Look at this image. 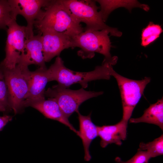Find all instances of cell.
<instances>
[{
	"label": "cell",
	"instance_id": "cell-1",
	"mask_svg": "<svg viewBox=\"0 0 163 163\" xmlns=\"http://www.w3.org/2000/svg\"><path fill=\"white\" fill-rule=\"evenodd\" d=\"M117 59V57L110 60L104 59L101 65L96 66L94 70L82 72L74 71L67 68L62 59L58 56L48 69L52 81H56L61 86L68 88L71 85L77 83L84 88L87 87L88 83L90 81L109 79L113 69V66L116 64Z\"/></svg>",
	"mask_w": 163,
	"mask_h": 163
},
{
	"label": "cell",
	"instance_id": "cell-2",
	"mask_svg": "<svg viewBox=\"0 0 163 163\" xmlns=\"http://www.w3.org/2000/svg\"><path fill=\"white\" fill-rule=\"evenodd\" d=\"M44 11L42 18L34 24L39 31L50 30L72 38L84 31L81 24L74 19L60 0H50Z\"/></svg>",
	"mask_w": 163,
	"mask_h": 163
},
{
	"label": "cell",
	"instance_id": "cell-3",
	"mask_svg": "<svg viewBox=\"0 0 163 163\" xmlns=\"http://www.w3.org/2000/svg\"><path fill=\"white\" fill-rule=\"evenodd\" d=\"M74 19L78 23H85L84 31L107 30L111 36L120 37L122 33L107 25L98 11L95 0H60Z\"/></svg>",
	"mask_w": 163,
	"mask_h": 163
},
{
	"label": "cell",
	"instance_id": "cell-4",
	"mask_svg": "<svg viewBox=\"0 0 163 163\" xmlns=\"http://www.w3.org/2000/svg\"><path fill=\"white\" fill-rule=\"evenodd\" d=\"M2 67L8 89L9 106L16 114L24 108L28 92L30 71L28 66L20 64L11 69Z\"/></svg>",
	"mask_w": 163,
	"mask_h": 163
},
{
	"label": "cell",
	"instance_id": "cell-5",
	"mask_svg": "<svg viewBox=\"0 0 163 163\" xmlns=\"http://www.w3.org/2000/svg\"><path fill=\"white\" fill-rule=\"evenodd\" d=\"M109 34L105 30L83 31L72 38L73 48H80L77 54L83 59H91L97 53L104 56V59L110 60L113 57L110 53L112 46Z\"/></svg>",
	"mask_w": 163,
	"mask_h": 163
},
{
	"label": "cell",
	"instance_id": "cell-6",
	"mask_svg": "<svg viewBox=\"0 0 163 163\" xmlns=\"http://www.w3.org/2000/svg\"><path fill=\"white\" fill-rule=\"evenodd\" d=\"M103 93V91H87L82 88L78 90H72L58 84L45 91L44 96L54 99L64 115L68 119L73 113L79 111V107L84 102Z\"/></svg>",
	"mask_w": 163,
	"mask_h": 163
},
{
	"label": "cell",
	"instance_id": "cell-7",
	"mask_svg": "<svg viewBox=\"0 0 163 163\" xmlns=\"http://www.w3.org/2000/svg\"><path fill=\"white\" fill-rule=\"evenodd\" d=\"M111 76L116 79L120 92L123 111L121 120L128 123L150 78L145 77L141 80H133L122 76L113 69Z\"/></svg>",
	"mask_w": 163,
	"mask_h": 163
},
{
	"label": "cell",
	"instance_id": "cell-8",
	"mask_svg": "<svg viewBox=\"0 0 163 163\" xmlns=\"http://www.w3.org/2000/svg\"><path fill=\"white\" fill-rule=\"evenodd\" d=\"M7 31L5 56L0 65L11 69L19 63L23 52L27 39L26 26L19 25L14 20L8 25Z\"/></svg>",
	"mask_w": 163,
	"mask_h": 163
},
{
	"label": "cell",
	"instance_id": "cell-9",
	"mask_svg": "<svg viewBox=\"0 0 163 163\" xmlns=\"http://www.w3.org/2000/svg\"><path fill=\"white\" fill-rule=\"evenodd\" d=\"M14 14L22 15L27 23L26 26L27 39L34 36L33 27L36 21L40 20L45 11L42 9L50 3L48 0H8Z\"/></svg>",
	"mask_w": 163,
	"mask_h": 163
},
{
	"label": "cell",
	"instance_id": "cell-10",
	"mask_svg": "<svg viewBox=\"0 0 163 163\" xmlns=\"http://www.w3.org/2000/svg\"><path fill=\"white\" fill-rule=\"evenodd\" d=\"M42 33L43 54L45 62L56 56H59L63 50L73 48L72 38L63 34L47 30L39 31Z\"/></svg>",
	"mask_w": 163,
	"mask_h": 163
},
{
	"label": "cell",
	"instance_id": "cell-11",
	"mask_svg": "<svg viewBox=\"0 0 163 163\" xmlns=\"http://www.w3.org/2000/svg\"><path fill=\"white\" fill-rule=\"evenodd\" d=\"M31 107L36 109L47 118L57 121L68 127L77 135L79 133L68 119L63 113L57 102L53 99L49 98L46 100L45 97L33 100L25 101L24 107Z\"/></svg>",
	"mask_w": 163,
	"mask_h": 163
},
{
	"label": "cell",
	"instance_id": "cell-12",
	"mask_svg": "<svg viewBox=\"0 0 163 163\" xmlns=\"http://www.w3.org/2000/svg\"><path fill=\"white\" fill-rule=\"evenodd\" d=\"M43 45L42 33L26 39L23 52L19 63L28 66L32 64L39 67L46 68L43 52Z\"/></svg>",
	"mask_w": 163,
	"mask_h": 163
},
{
	"label": "cell",
	"instance_id": "cell-13",
	"mask_svg": "<svg viewBox=\"0 0 163 163\" xmlns=\"http://www.w3.org/2000/svg\"><path fill=\"white\" fill-rule=\"evenodd\" d=\"M127 124L121 120L113 125L97 126V135L101 139V146L104 148L112 143L120 145L122 141L126 138Z\"/></svg>",
	"mask_w": 163,
	"mask_h": 163
},
{
	"label": "cell",
	"instance_id": "cell-14",
	"mask_svg": "<svg viewBox=\"0 0 163 163\" xmlns=\"http://www.w3.org/2000/svg\"><path fill=\"white\" fill-rule=\"evenodd\" d=\"M52 81L50 74L46 68L39 67L34 71H30L28 92L25 101L44 97L46 86L48 82Z\"/></svg>",
	"mask_w": 163,
	"mask_h": 163
},
{
	"label": "cell",
	"instance_id": "cell-15",
	"mask_svg": "<svg viewBox=\"0 0 163 163\" xmlns=\"http://www.w3.org/2000/svg\"><path fill=\"white\" fill-rule=\"evenodd\" d=\"M78 114L79 129L78 136L81 139L84 151V160L89 161L91 159L89 148L93 140L98 136L97 126L92 122L90 113L87 116L81 114L79 111Z\"/></svg>",
	"mask_w": 163,
	"mask_h": 163
},
{
	"label": "cell",
	"instance_id": "cell-16",
	"mask_svg": "<svg viewBox=\"0 0 163 163\" xmlns=\"http://www.w3.org/2000/svg\"><path fill=\"white\" fill-rule=\"evenodd\" d=\"M131 123H145L158 126L163 129V98L158 100L155 103L151 104L144 111L141 117L130 119Z\"/></svg>",
	"mask_w": 163,
	"mask_h": 163
},
{
	"label": "cell",
	"instance_id": "cell-17",
	"mask_svg": "<svg viewBox=\"0 0 163 163\" xmlns=\"http://www.w3.org/2000/svg\"><path fill=\"white\" fill-rule=\"evenodd\" d=\"M163 32L161 26L150 22L141 34V45L145 47L155 41Z\"/></svg>",
	"mask_w": 163,
	"mask_h": 163
},
{
	"label": "cell",
	"instance_id": "cell-18",
	"mask_svg": "<svg viewBox=\"0 0 163 163\" xmlns=\"http://www.w3.org/2000/svg\"><path fill=\"white\" fill-rule=\"evenodd\" d=\"M16 17L8 0H0V29L7 30L8 25L16 20Z\"/></svg>",
	"mask_w": 163,
	"mask_h": 163
},
{
	"label": "cell",
	"instance_id": "cell-19",
	"mask_svg": "<svg viewBox=\"0 0 163 163\" xmlns=\"http://www.w3.org/2000/svg\"><path fill=\"white\" fill-rule=\"evenodd\" d=\"M138 150L146 151L151 158L162 155L163 154V135L147 143L141 142Z\"/></svg>",
	"mask_w": 163,
	"mask_h": 163
},
{
	"label": "cell",
	"instance_id": "cell-20",
	"mask_svg": "<svg viewBox=\"0 0 163 163\" xmlns=\"http://www.w3.org/2000/svg\"><path fill=\"white\" fill-rule=\"evenodd\" d=\"M0 106L6 111L11 110L8 102V91L2 67L0 65Z\"/></svg>",
	"mask_w": 163,
	"mask_h": 163
},
{
	"label": "cell",
	"instance_id": "cell-21",
	"mask_svg": "<svg viewBox=\"0 0 163 163\" xmlns=\"http://www.w3.org/2000/svg\"><path fill=\"white\" fill-rule=\"evenodd\" d=\"M151 157L146 151L138 150L137 152L131 158L124 161L117 157L115 160L116 163H148Z\"/></svg>",
	"mask_w": 163,
	"mask_h": 163
},
{
	"label": "cell",
	"instance_id": "cell-22",
	"mask_svg": "<svg viewBox=\"0 0 163 163\" xmlns=\"http://www.w3.org/2000/svg\"><path fill=\"white\" fill-rule=\"evenodd\" d=\"M12 118L11 116L7 115L0 116V131L3 129L9 122L12 120Z\"/></svg>",
	"mask_w": 163,
	"mask_h": 163
},
{
	"label": "cell",
	"instance_id": "cell-23",
	"mask_svg": "<svg viewBox=\"0 0 163 163\" xmlns=\"http://www.w3.org/2000/svg\"><path fill=\"white\" fill-rule=\"evenodd\" d=\"M6 110L0 106V112H5Z\"/></svg>",
	"mask_w": 163,
	"mask_h": 163
}]
</instances>
